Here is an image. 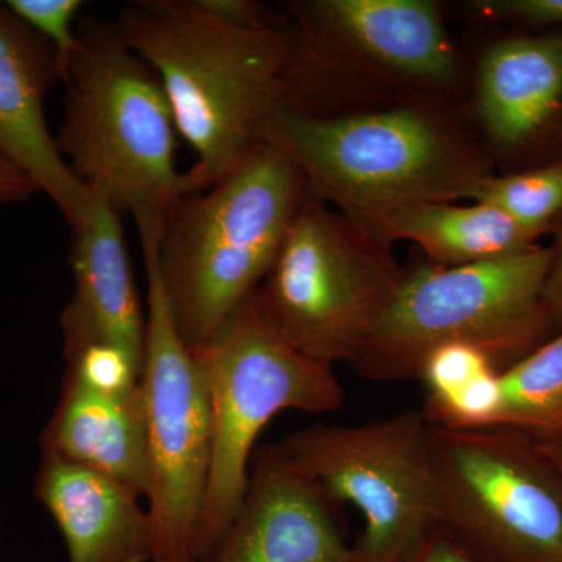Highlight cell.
<instances>
[{"label":"cell","mask_w":562,"mask_h":562,"mask_svg":"<svg viewBox=\"0 0 562 562\" xmlns=\"http://www.w3.org/2000/svg\"><path fill=\"white\" fill-rule=\"evenodd\" d=\"M122 40L160 77L181 138L195 154L183 194L209 190L288 109L294 41L286 29H238L194 0H136L114 21Z\"/></svg>","instance_id":"6da1fadb"},{"label":"cell","mask_w":562,"mask_h":562,"mask_svg":"<svg viewBox=\"0 0 562 562\" xmlns=\"http://www.w3.org/2000/svg\"><path fill=\"white\" fill-rule=\"evenodd\" d=\"M262 140L301 169L310 198L376 236L395 211L471 201L492 176L479 144L425 101L344 114L284 109Z\"/></svg>","instance_id":"7a4b0ae2"},{"label":"cell","mask_w":562,"mask_h":562,"mask_svg":"<svg viewBox=\"0 0 562 562\" xmlns=\"http://www.w3.org/2000/svg\"><path fill=\"white\" fill-rule=\"evenodd\" d=\"M306 195L301 169L262 140L209 190L171 203L157 233L158 272L188 349L211 341L260 288Z\"/></svg>","instance_id":"3957f363"},{"label":"cell","mask_w":562,"mask_h":562,"mask_svg":"<svg viewBox=\"0 0 562 562\" xmlns=\"http://www.w3.org/2000/svg\"><path fill=\"white\" fill-rule=\"evenodd\" d=\"M55 143L77 180L120 216L162 221L183 194L179 135L160 77L122 40L114 22L79 20Z\"/></svg>","instance_id":"277c9868"},{"label":"cell","mask_w":562,"mask_h":562,"mask_svg":"<svg viewBox=\"0 0 562 562\" xmlns=\"http://www.w3.org/2000/svg\"><path fill=\"white\" fill-rule=\"evenodd\" d=\"M553 255V246H538L476 265L405 269L397 297L351 368L372 382L419 380L432 351L461 344L502 372L554 335L543 303Z\"/></svg>","instance_id":"5b68a950"},{"label":"cell","mask_w":562,"mask_h":562,"mask_svg":"<svg viewBox=\"0 0 562 562\" xmlns=\"http://www.w3.org/2000/svg\"><path fill=\"white\" fill-rule=\"evenodd\" d=\"M191 351L210 405L211 465L201 557L211 562L241 509L251 450L266 425L286 409L336 412L346 392L333 366L306 357L276 330L257 291L211 341Z\"/></svg>","instance_id":"8992f818"},{"label":"cell","mask_w":562,"mask_h":562,"mask_svg":"<svg viewBox=\"0 0 562 562\" xmlns=\"http://www.w3.org/2000/svg\"><path fill=\"white\" fill-rule=\"evenodd\" d=\"M391 246L306 195L257 290L262 312L306 357L350 364L405 279Z\"/></svg>","instance_id":"52a82bcc"},{"label":"cell","mask_w":562,"mask_h":562,"mask_svg":"<svg viewBox=\"0 0 562 562\" xmlns=\"http://www.w3.org/2000/svg\"><path fill=\"white\" fill-rule=\"evenodd\" d=\"M439 522L484 562H562V475L527 432L428 422Z\"/></svg>","instance_id":"ba28073f"},{"label":"cell","mask_w":562,"mask_h":562,"mask_svg":"<svg viewBox=\"0 0 562 562\" xmlns=\"http://www.w3.org/2000/svg\"><path fill=\"white\" fill-rule=\"evenodd\" d=\"M428 420L409 409L362 425L317 424L271 446L333 503L364 516L360 562H409L441 527Z\"/></svg>","instance_id":"9c48e42d"},{"label":"cell","mask_w":562,"mask_h":562,"mask_svg":"<svg viewBox=\"0 0 562 562\" xmlns=\"http://www.w3.org/2000/svg\"><path fill=\"white\" fill-rule=\"evenodd\" d=\"M147 283L143 387L151 562H202L201 531L211 465L209 394L162 290L158 225H138Z\"/></svg>","instance_id":"30bf717a"},{"label":"cell","mask_w":562,"mask_h":562,"mask_svg":"<svg viewBox=\"0 0 562 562\" xmlns=\"http://www.w3.org/2000/svg\"><path fill=\"white\" fill-rule=\"evenodd\" d=\"M288 9L295 22L290 110L301 109L328 74L349 66L432 94L461 85V57L436 2L306 0Z\"/></svg>","instance_id":"8fae6325"},{"label":"cell","mask_w":562,"mask_h":562,"mask_svg":"<svg viewBox=\"0 0 562 562\" xmlns=\"http://www.w3.org/2000/svg\"><path fill=\"white\" fill-rule=\"evenodd\" d=\"M335 506L266 447L255 458L241 509L211 562H360Z\"/></svg>","instance_id":"7c38bea8"},{"label":"cell","mask_w":562,"mask_h":562,"mask_svg":"<svg viewBox=\"0 0 562 562\" xmlns=\"http://www.w3.org/2000/svg\"><path fill=\"white\" fill-rule=\"evenodd\" d=\"M74 290L61 313L63 357L116 347L144 366L146 317L133 280L122 217L90 192L69 224Z\"/></svg>","instance_id":"4fadbf2b"},{"label":"cell","mask_w":562,"mask_h":562,"mask_svg":"<svg viewBox=\"0 0 562 562\" xmlns=\"http://www.w3.org/2000/svg\"><path fill=\"white\" fill-rule=\"evenodd\" d=\"M61 80L54 47L0 3V157L27 173L68 224L90 198L47 127L44 102Z\"/></svg>","instance_id":"5bb4252c"},{"label":"cell","mask_w":562,"mask_h":562,"mask_svg":"<svg viewBox=\"0 0 562 562\" xmlns=\"http://www.w3.org/2000/svg\"><path fill=\"white\" fill-rule=\"evenodd\" d=\"M33 491L60 528L69 562H151L149 512L124 484L43 453Z\"/></svg>","instance_id":"9a60e30c"},{"label":"cell","mask_w":562,"mask_h":562,"mask_svg":"<svg viewBox=\"0 0 562 562\" xmlns=\"http://www.w3.org/2000/svg\"><path fill=\"white\" fill-rule=\"evenodd\" d=\"M562 106V35L517 36L492 44L476 70V125L495 150L530 144Z\"/></svg>","instance_id":"2e32d148"},{"label":"cell","mask_w":562,"mask_h":562,"mask_svg":"<svg viewBox=\"0 0 562 562\" xmlns=\"http://www.w3.org/2000/svg\"><path fill=\"white\" fill-rule=\"evenodd\" d=\"M43 453L77 462L146 497L143 387L110 392L63 376L60 398L40 436Z\"/></svg>","instance_id":"e0dca14e"},{"label":"cell","mask_w":562,"mask_h":562,"mask_svg":"<svg viewBox=\"0 0 562 562\" xmlns=\"http://www.w3.org/2000/svg\"><path fill=\"white\" fill-rule=\"evenodd\" d=\"M379 236L390 244H417L428 261L449 268L502 260L538 247V236L480 202L414 203L392 213Z\"/></svg>","instance_id":"ac0fdd59"},{"label":"cell","mask_w":562,"mask_h":562,"mask_svg":"<svg viewBox=\"0 0 562 562\" xmlns=\"http://www.w3.org/2000/svg\"><path fill=\"white\" fill-rule=\"evenodd\" d=\"M501 406L492 427L530 436L562 432V331L498 373Z\"/></svg>","instance_id":"d6986e66"},{"label":"cell","mask_w":562,"mask_h":562,"mask_svg":"<svg viewBox=\"0 0 562 562\" xmlns=\"http://www.w3.org/2000/svg\"><path fill=\"white\" fill-rule=\"evenodd\" d=\"M469 202L494 206L539 238L562 221V161L509 176L492 173Z\"/></svg>","instance_id":"ffe728a7"},{"label":"cell","mask_w":562,"mask_h":562,"mask_svg":"<svg viewBox=\"0 0 562 562\" xmlns=\"http://www.w3.org/2000/svg\"><path fill=\"white\" fill-rule=\"evenodd\" d=\"M16 16L41 38L47 41L57 54L61 81L68 74L69 63L80 49L79 29L74 27L85 2L81 0H9Z\"/></svg>","instance_id":"44dd1931"},{"label":"cell","mask_w":562,"mask_h":562,"mask_svg":"<svg viewBox=\"0 0 562 562\" xmlns=\"http://www.w3.org/2000/svg\"><path fill=\"white\" fill-rule=\"evenodd\" d=\"M491 372L501 371L482 350L461 344L441 347L432 351L422 368L419 380L427 387L425 403L447 401Z\"/></svg>","instance_id":"7402d4cb"},{"label":"cell","mask_w":562,"mask_h":562,"mask_svg":"<svg viewBox=\"0 0 562 562\" xmlns=\"http://www.w3.org/2000/svg\"><path fill=\"white\" fill-rule=\"evenodd\" d=\"M472 9L486 18L530 27L562 25V0H483L473 2Z\"/></svg>","instance_id":"603a6c76"},{"label":"cell","mask_w":562,"mask_h":562,"mask_svg":"<svg viewBox=\"0 0 562 562\" xmlns=\"http://www.w3.org/2000/svg\"><path fill=\"white\" fill-rule=\"evenodd\" d=\"M194 2L214 20L233 27L250 29V31L279 27L271 10L255 0H194Z\"/></svg>","instance_id":"cb8c5ba5"},{"label":"cell","mask_w":562,"mask_h":562,"mask_svg":"<svg viewBox=\"0 0 562 562\" xmlns=\"http://www.w3.org/2000/svg\"><path fill=\"white\" fill-rule=\"evenodd\" d=\"M409 562H484L462 546L446 528L439 527L432 532L420 552Z\"/></svg>","instance_id":"d4e9b609"},{"label":"cell","mask_w":562,"mask_h":562,"mask_svg":"<svg viewBox=\"0 0 562 562\" xmlns=\"http://www.w3.org/2000/svg\"><path fill=\"white\" fill-rule=\"evenodd\" d=\"M553 249L552 268L543 286V303L557 335L562 331V222L558 225V239Z\"/></svg>","instance_id":"484cf974"},{"label":"cell","mask_w":562,"mask_h":562,"mask_svg":"<svg viewBox=\"0 0 562 562\" xmlns=\"http://www.w3.org/2000/svg\"><path fill=\"white\" fill-rule=\"evenodd\" d=\"M40 192V188L27 173L0 157V205L25 202Z\"/></svg>","instance_id":"4316f807"},{"label":"cell","mask_w":562,"mask_h":562,"mask_svg":"<svg viewBox=\"0 0 562 562\" xmlns=\"http://www.w3.org/2000/svg\"><path fill=\"white\" fill-rule=\"evenodd\" d=\"M536 449L562 475V432L553 436H531Z\"/></svg>","instance_id":"83f0119b"},{"label":"cell","mask_w":562,"mask_h":562,"mask_svg":"<svg viewBox=\"0 0 562 562\" xmlns=\"http://www.w3.org/2000/svg\"><path fill=\"white\" fill-rule=\"evenodd\" d=\"M561 222H562V221H561ZM561 222H560V224H561ZM560 224H558V225H560Z\"/></svg>","instance_id":"f1b7e54d"}]
</instances>
